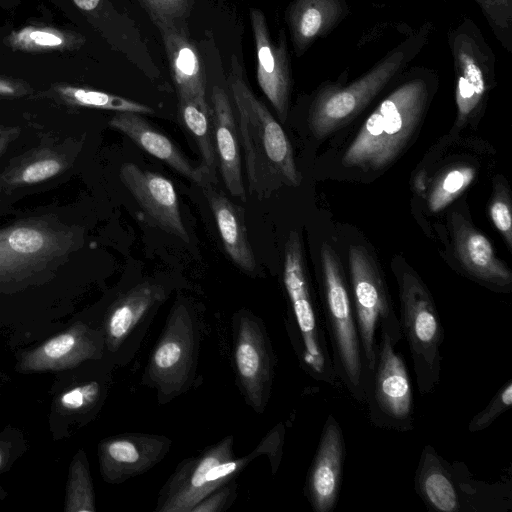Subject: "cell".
<instances>
[{"instance_id":"1","label":"cell","mask_w":512,"mask_h":512,"mask_svg":"<svg viewBox=\"0 0 512 512\" xmlns=\"http://www.w3.org/2000/svg\"><path fill=\"white\" fill-rule=\"evenodd\" d=\"M229 84L238 115L237 129L250 194L264 199L282 185L298 186L301 177L291 143L268 108L247 86L234 55Z\"/></svg>"},{"instance_id":"2","label":"cell","mask_w":512,"mask_h":512,"mask_svg":"<svg viewBox=\"0 0 512 512\" xmlns=\"http://www.w3.org/2000/svg\"><path fill=\"white\" fill-rule=\"evenodd\" d=\"M428 97L429 86L424 78L403 82L366 119L344 153L342 164L365 169L390 165L419 124Z\"/></svg>"},{"instance_id":"3","label":"cell","mask_w":512,"mask_h":512,"mask_svg":"<svg viewBox=\"0 0 512 512\" xmlns=\"http://www.w3.org/2000/svg\"><path fill=\"white\" fill-rule=\"evenodd\" d=\"M283 284L290 306L286 329L301 368L318 382L338 386L325 326L314 305L296 231L289 233L285 244Z\"/></svg>"},{"instance_id":"4","label":"cell","mask_w":512,"mask_h":512,"mask_svg":"<svg viewBox=\"0 0 512 512\" xmlns=\"http://www.w3.org/2000/svg\"><path fill=\"white\" fill-rule=\"evenodd\" d=\"M203 324L193 305L177 299L145 366L141 383L156 391L160 404L186 393L195 383Z\"/></svg>"},{"instance_id":"5","label":"cell","mask_w":512,"mask_h":512,"mask_svg":"<svg viewBox=\"0 0 512 512\" xmlns=\"http://www.w3.org/2000/svg\"><path fill=\"white\" fill-rule=\"evenodd\" d=\"M324 326L340 384L364 404L365 363L352 304L339 258L333 248L321 247Z\"/></svg>"},{"instance_id":"6","label":"cell","mask_w":512,"mask_h":512,"mask_svg":"<svg viewBox=\"0 0 512 512\" xmlns=\"http://www.w3.org/2000/svg\"><path fill=\"white\" fill-rule=\"evenodd\" d=\"M415 491L435 512H495L510 508V492L503 485L473 479L462 462H450L427 444L415 471Z\"/></svg>"},{"instance_id":"7","label":"cell","mask_w":512,"mask_h":512,"mask_svg":"<svg viewBox=\"0 0 512 512\" xmlns=\"http://www.w3.org/2000/svg\"><path fill=\"white\" fill-rule=\"evenodd\" d=\"M400 325L410 351L418 392L432 393L440 382L444 328L424 282L402 270L397 276Z\"/></svg>"},{"instance_id":"8","label":"cell","mask_w":512,"mask_h":512,"mask_svg":"<svg viewBox=\"0 0 512 512\" xmlns=\"http://www.w3.org/2000/svg\"><path fill=\"white\" fill-rule=\"evenodd\" d=\"M416 40L390 52L350 84L323 88L308 113V126L313 136L322 139L355 118L406 66L418 48Z\"/></svg>"},{"instance_id":"9","label":"cell","mask_w":512,"mask_h":512,"mask_svg":"<svg viewBox=\"0 0 512 512\" xmlns=\"http://www.w3.org/2000/svg\"><path fill=\"white\" fill-rule=\"evenodd\" d=\"M397 344L378 332L375 363L365 374L364 404L373 426L396 432L414 429L413 393L408 369Z\"/></svg>"},{"instance_id":"10","label":"cell","mask_w":512,"mask_h":512,"mask_svg":"<svg viewBox=\"0 0 512 512\" xmlns=\"http://www.w3.org/2000/svg\"><path fill=\"white\" fill-rule=\"evenodd\" d=\"M233 446L229 435L182 460L159 491L154 511L191 512L209 493L237 477L250 460L236 458Z\"/></svg>"},{"instance_id":"11","label":"cell","mask_w":512,"mask_h":512,"mask_svg":"<svg viewBox=\"0 0 512 512\" xmlns=\"http://www.w3.org/2000/svg\"><path fill=\"white\" fill-rule=\"evenodd\" d=\"M348 263L350 295L367 372L375 363L379 330L387 331L397 345L403 335L385 281L372 256L363 246L351 245Z\"/></svg>"},{"instance_id":"12","label":"cell","mask_w":512,"mask_h":512,"mask_svg":"<svg viewBox=\"0 0 512 512\" xmlns=\"http://www.w3.org/2000/svg\"><path fill=\"white\" fill-rule=\"evenodd\" d=\"M232 355L236 383L246 404L263 413L271 397L277 360L263 321L247 309L232 317Z\"/></svg>"},{"instance_id":"13","label":"cell","mask_w":512,"mask_h":512,"mask_svg":"<svg viewBox=\"0 0 512 512\" xmlns=\"http://www.w3.org/2000/svg\"><path fill=\"white\" fill-rule=\"evenodd\" d=\"M168 295L164 284L146 280L129 288L116 300L104 326L105 345L116 363L124 365L133 359Z\"/></svg>"},{"instance_id":"14","label":"cell","mask_w":512,"mask_h":512,"mask_svg":"<svg viewBox=\"0 0 512 512\" xmlns=\"http://www.w3.org/2000/svg\"><path fill=\"white\" fill-rule=\"evenodd\" d=\"M455 68L457 124L479 109L494 74V56L474 23L459 26L451 37Z\"/></svg>"},{"instance_id":"15","label":"cell","mask_w":512,"mask_h":512,"mask_svg":"<svg viewBox=\"0 0 512 512\" xmlns=\"http://www.w3.org/2000/svg\"><path fill=\"white\" fill-rule=\"evenodd\" d=\"M172 440L164 435L129 432L105 440L100 447L106 481L121 483L142 475L168 454Z\"/></svg>"},{"instance_id":"16","label":"cell","mask_w":512,"mask_h":512,"mask_svg":"<svg viewBox=\"0 0 512 512\" xmlns=\"http://www.w3.org/2000/svg\"><path fill=\"white\" fill-rule=\"evenodd\" d=\"M343 431L333 415L325 421L308 469L305 495L314 512H331L339 498L345 462Z\"/></svg>"},{"instance_id":"17","label":"cell","mask_w":512,"mask_h":512,"mask_svg":"<svg viewBox=\"0 0 512 512\" xmlns=\"http://www.w3.org/2000/svg\"><path fill=\"white\" fill-rule=\"evenodd\" d=\"M251 26L257 54V81L259 87L284 122L289 109L291 77L285 35L274 42L263 12L250 10Z\"/></svg>"},{"instance_id":"18","label":"cell","mask_w":512,"mask_h":512,"mask_svg":"<svg viewBox=\"0 0 512 512\" xmlns=\"http://www.w3.org/2000/svg\"><path fill=\"white\" fill-rule=\"evenodd\" d=\"M120 176L134 199L161 229L189 242L178 195L168 178L143 170L134 163H125Z\"/></svg>"},{"instance_id":"19","label":"cell","mask_w":512,"mask_h":512,"mask_svg":"<svg viewBox=\"0 0 512 512\" xmlns=\"http://www.w3.org/2000/svg\"><path fill=\"white\" fill-rule=\"evenodd\" d=\"M451 230L455 254L473 278L496 288H510L512 273L486 236L458 213L451 216Z\"/></svg>"},{"instance_id":"20","label":"cell","mask_w":512,"mask_h":512,"mask_svg":"<svg viewBox=\"0 0 512 512\" xmlns=\"http://www.w3.org/2000/svg\"><path fill=\"white\" fill-rule=\"evenodd\" d=\"M181 22L156 24L169 60L178 98L207 106L206 74L199 53Z\"/></svg>"},{"instance_id":"21","label":"cell","mask_w":512,"mask_h":512,"mask_svg":"<svg viewBox=\"0 0 512 512\" xmlns=\"http://www.w3.org/2000/svg\"><path fill=\"white\" fill-rule=\"evenodd\" d=\"M110 125L177 173L202 187L208 184L207 169L204 166H195L172 140L156 130L141 114L118 112L112 118Z\"/></svg>"},{"instance_id":"22","label":"cell","mask_w":512,"mask_h":512,"mask_svg":"<svg viewBox=\"0 0 512 512\" xmlns=\"http://www.w3.org/2000/svg\"><path fill=\"white\" fill-rule=\"evenodd\" d=\"M214 145L220 174L229 193L246 201L237 124L226 92L214 86L211 96Z\"/></svg>"},{"instance_id":"23","label":"cell","mask_w":512,"mask_h":512,"mask_svg":"<svg viewBox=\"0 0 512 512\" xmlns=\"http://www.w3.org/2000/svg\"><path fill=\"white\" fill-rule=\"evenodd\" d=\"M203 189L227 255L241 270L254 272L256 259L248 240L242 210L209 184L203 186Z\"/></svg>"},{"instance_id":"24","label":"cell","mask_w":512,"mask_h":512,"mask_svg":"<svg viewBox=\"0 0 512 512\" xmlns=\"http://www.w3.org/2000/svg\"><path fill=\"white\" fill-rule=\"evenodd\" d=\"M342 0H294L288 10V25L295 52L303 54L343 17Z\"/></svg>"},{"instance_id":"25","label":"cell","mask_w":512,"mask_h":512,"mask_svg":"<svg viewBox=\"0 0 512 512\" xmlns=\"http://www.w3.org/2000/svg\"><path fill=\"white\" fill-rule=\"evenodd\" d=\"M178 116L181 124L194 139L204 167L209 173H213L217 157L211 107L209 105L201 106L191 99L178 98Z\"/></svg>"},{"instance_id":"26","label":"cell","mask_w":512,"mask_h":512,"mask_svg":"<svg viewBox=\"0 0 512 512\" xmlns=\"http://www.w3.org/2000/svg\"><path fill=\"white\" fill-rule=\"evenodd\" d=\"M7 43L14 50L44 52L73 49L83 43V38L51 27L30 25L13 31Z\"/></svg>"},{"instance_id":"27","label":"cell","mask_w":512,"mask_h":512,"mask_svg":"<svg viewBox=\"0 0 512 512\" xmlns=\"http://www.w3.org/2000/svg\"><path fill=\"white\" fill-rule=\"evenodd\" d=\"M59 92L69 101L82 106L138 114L154 112L151 107L142 103L101 91L63 86L59 88Z\"/></svg>"},{"instance_id":"28","label":"cell","mask_w":512,"mask_h":512,"mask_svg":"<svg viewBox=\"0 0 512 512\" xmlns=\"http://www.w3.org/2000/svg\"><path fill=\"white\" fill-rule=\"evenodd\" d=\"M476 170L471 166H459L447 171L433 187L428 206L438 212L452 203L473 182Z\"/></svg>"},{"instance_id":"29","label":"cell","mask_w":512,"mask_h":512,"mask_svg":"<svg viewBox=\"0 0 512 512\" xmlns=\"http://www.w3.org/2000/svg\"><path fill=\"white\" fill-rule=\"evenodd\" d=\"M512 405V380L509 379L490 399L484 409L473 416L468 424V431L476 433L491 426Z\"/></svg>"},{"instance_id":"30","label":"cell","mask_w":512,"mask_h":512,"mask_svg":"<svg viewBox=\"0 0 512 512\" xmlns=\"http://www.w3.org/2000/svg\"><path fill=\"white\" fill-rule=\"evenodd\" d=\"M489 213L495 228L500 232L507 246L512 247L511 201L507 188L502 183L494 187Z\"/></svg>"},{"instance_id":"31","label":"cell","mask_w":512,"mask_h":512,"mask_svg":"<svg viewBox=\"0 0 512 512\" xmlns=\"http://www.w3.org/2000/svg\"><path fill=\"white\" fill-rule=\"evenodd\" d=\"M502 44H507L512 25V0H476Z\"/></svg>"},{"instance_id":"32","label":"cell","mask_w":512,"mask_h":512,"mask_svg":"<svg viewBox=\"0 0 512 512\" xmlns=\"http://www.w3.org/2000/svg\"><path fill=\"white\" fill-rule=\"evenodd\" d=\"M156 24L181 22L191 8L192 0H139Z\"/></svg>"},{"instance_id":"33","label":"cell","mask_w":512,"mask_h":512,"mask_svg":"<svg viewBox=\"0 0 512 512\" xmlns=\"http://www.w3.org/2000/svg\"><path fill=\"white\" fill-rule=\"evenodd\" d=\"M237 477L213 490L191 512H224L234 503L237 495Z\"/></svg>"},{"instance_id":"34","label":"cell","mask_w":512,"mask_h":512,"mask_svg":"<svg viewBox=\"0 0 512 512\" xmlns=\"http://www.w3.org/2000/svg\"><path fill=\"white\" fill-rule=\"evenodd\" d=\"M284 435V425H275L251 452L254 458L265 454L269 458L273 474L277 472L282 458Z\"/></svg>"},{"instance_id":"35","label":"cell","mask_w":512,"mask_h":512,"mask_svg":"<svg viewBox=\"0 0 512 512\" xmlns=\"http://www.w3.org/2000/svg\"><path fill=\"white\" fill-rule=\"evenodd\" d=\"M101 385L97 381H91L77 386L62 395L61 405L68 410H80L90 408L98 402L101 395Z\"/></svg>"},{"instance_id":"36","label":"cell","mask_w":512,"mask_h":512,"mask_svg":"<svg viewBox=\"0 0 512 512\" xmlns=\"http://www.w3.org/2000/svg\"><path fill=\"white\" fill-rule=\"evenodd\" d=\"M8 243L18 253L31 254L42 248L44 239L42 234L34 229L19 228L9 235Z\"/></svg>"},{"instance_id":"37","label":"cell","mask_w":512,"mask_h":512,"mask_svg":"<svg viewBox=\"0 0 512 512\" xmlns=\"http://www.w3.org/2000/svg\"><path fill=\"white\" fill-rule=\"evenodd\" d=\"M61 166L53 159L42 160L29 165L22 173L26 183H36L56 175Z\"/></svg>"},{"instance_id":"38","label":"cell","mask_w":512,"mask_h":512,"mask_svg":"<svg viewBox=\"0 0 512 512\" xmlns=\"http://www.w3.org/2000/svg\"><path fill=\"white\" fill-rule=\"evenodd\" d=\"M18 87L14 83L0 78V95H14L17 93Z\"/></svg>"},{"instance_id":"39","label":"cell","mask_w":512,"mask_h":512,"mask_svg":"<svg viewBox=\"0 0 512 512\" xmlns=\"http://www.w3.org/2000/svg\"><path fill=\"white\" fill-rule=\"evenodd\" d=\"M76 6L85 11H91L95 9L100 0H73Z\"/></svg>"},{"instance_id":"40","label":"cell","mask_w":512,"mask_h":512,"mask_svg":"<svg viewBox=\"0 0 512 512\" xmlns=\"http://www.w3.org/2000/svg\"><path fill=\"white\" fill-rule=\"evenodd\" d=\"M1 462H2V457H1V453H0V466H1Z\"/></svg>"}]
</instances>
